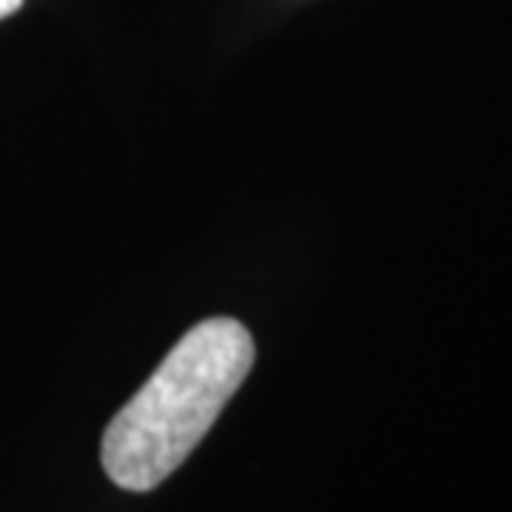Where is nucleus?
<instances>
[{"instance_id": "1", "label": "nucleus", "mask_w": 512, "mask_h": 512, "mask_svg": "<svg viewBox=\"0 0 512 512\" xmlns=\"http://www.w3.org/2000/svg\"><path fill=\"white\" fill-rule=\"evenodd\" d=\"M255 364L242 321L205 318L182 334L103 433L106 476L129 493H149L189 460Z\"/></svg>"}, {"instance_id": "2", "label": "nucleus", "mask_w": 512, "mask_h": 512, "mask_svg": "<svg viewBox=\"0 0 512 512\" xmlns=\"http://www.w3.org/2000/svg\"><path fill=\"white\" fill-rule=\"evenodd\" d=\"M20 4H24V0H0V20L10 17V14H17Z\"/></svg>"}]
</instances>
